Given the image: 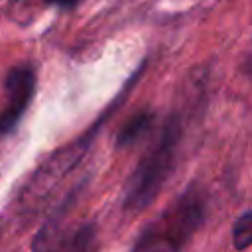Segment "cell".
Segmentation results:
<instances>
[{"mask_svg": "<svg viewBox=\"0 0 252 252\" xmlns=\"http://www.w3.org/2000/svg\"><path fill=\"white\" fill-rule=\"evenodd\" d=\"M152 122H154V114L148 112V110H142V112H136L134 116H130L124 126L120 128L118 136H116V146L124 148V146H132L136 144L144 134H148V130L152 128Z\"/></svg>", "mask_w": 252, "mask_h": 252, "instance_id": "obj_5", "label": "cell"}, {"mask_svg": "<svg viewBox=\"0 0 252 252\" xmlns=\"http://www.w3.org/2000/svg\"><path fill=\"white\" fill-rule=\"evenodd\" d=\"M232 246L244 252L252 246V211L240 215L232 224Z\"/></svg>", "mask_w": 252, "mask_h": 252, "instance_id": "obj_6", "label": "cell"}, {"mask_svg": "<svg viewBox=\"0 0 252 252\" xmlns=\"http://www.w3.org/2000/svg\"><path fill=\"white\" fill-rule=\"evenodd\" d=\"M33 252H96V226L93 222L65 226L51 220L37 232Z\"/></svg>", "mask_w": 252, "mask_h": 252, "instance_id": "obj_4", "label": "cell"}, {"mask_svg": "<svg viewBox=\"0 0 252 252\" xmlns=\"http://www.w3.org/2000/svg\"><path fill=\"white\" fill-rule=\"evenodd\" d=\"M37 85L35 67L30 63H18L8 69L2 83L0 102V136L12 134L24 114L28 112Z\"/></svg>", "mask_w": 252, "mask_h": 252, "instance_id": "obj_3", "label": "cell"}, {"mask_svg": "<svg viewBox=\"0 0 252 252\" xmlns=\"http://www.w3.org/2000/svg\"><path fill=\"white\" fill-rule=\"evenodd\" d=\"M205 193L201 187L191 185L140 232L130 252H181L205 222Z\"/></svg>", "mask_w": 252, "mask_h": 252, "instance_id": "obj_2", "label": "cell"}, {"mask_svg": "<svg viewBox=\"0 0 252 252\" xmlns=\"http://www.w3.org/2000/svg\"><path fill=\"white\" fill-rule=\"evenodd\" d=\"M49 4H55V6H61V8H73L79 0H47Z\"/></svg>", "mask_w": 252, "mask_h": 252, "instance_id": "obj_7", "label": "cell"}, {"mask_svg": "<svg viewBox=\"0 0 252 252\" xmlns=\"http://www.w3.org/2000/svg\"><path fill=\"white\" fill-rule=\"evenodd\" d=\"M244 67H246V71H248V73H252V49H250V53H248V57H246Z\"/></svg>", "mask_w": 252, "mask_h": 252, "instance_id": "obj_8", "label": "cell"}, {"mask_svg": "<svg viewBox=\"0 0 252 252\" xmlns=\"http://www.w3.org/2000/svg\"><path fill=\"white\" fill-rule=\"evenodd\" d=\"M181 136V118L177 114H169V118L159 128L156 142L142 156V159L138 161V165L134 167L124 185L126 211H142L158 197V193L175 169Z\"/></svg>", "mask_w": 252, "mask_h": 252, "instance_id": "obj_1", "label": "cell"}]
</instances>
